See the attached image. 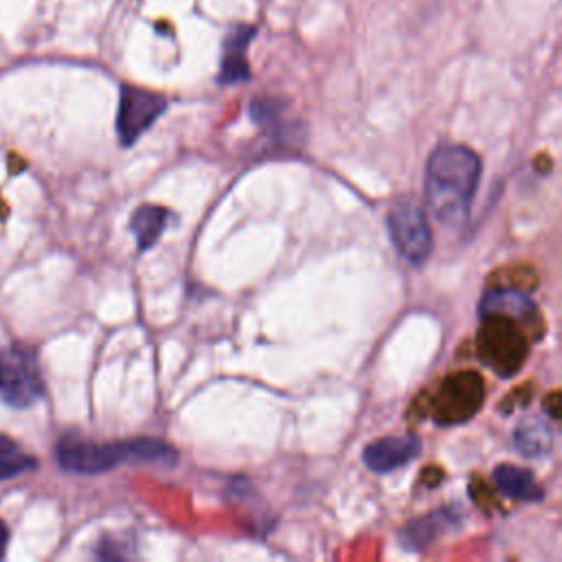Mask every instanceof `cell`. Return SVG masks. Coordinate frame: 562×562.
Instances as JSON below:
<instances>
[{
  "mask_svg": "<svg viewBox=\"0 0 562 562\" xmlns=\"http://www.w3.org/2000/svg\"><path fill=\"white\" fill-rule=\"evenodd\" d=\"M479 176L481 160L470 147L441 143L426 165L424 198L430 213L441 224H461L470 213Z\"/></svg>",
  "mask_w": 562,
  "mask_h": 562,
  "instance_id": "obj_1",
  "label": "cell"
},
{
  "mask_svg": "<svg viewBox=\"0 0 562 562\" xmlns=\"http://www.w3.org/2000/svg\"><path fill=\"white\" fill-rule=\"evenodd\" d=\"M44 395V380L35 351L11 342L0 349V397L9 406L26 408Z\"/></svg>",
  "mask_w": 562,
  "mask_h": 562,
  "instance_id": "obj_2",
  "label": "cell"
},
{
  "mask_svg": "<svg viewBox=\"0 0 562 562\" xmlns=\"http://www.w3.org/2000/svg\"><path fill=\"white\" fill-rule=\"evenodd\" d=\"M389 237L411 266H424L432 250V233L424 206L415 198L397 200L386 215Z\"/></svg>",
  "mask_w": 562,
  "mask_h": 562,
  "instance_id": "obj_3",
  "label": "cell"
},
{
  "mask_svg": "<svg viewBox=\"0 0 562 562\" xmlns=\"http://www.w3.org/2000/svg\"><path fill=\"white\" fill-rule=\"evenodd\" d=\"M55 459L66 472L101 474L132 461V448L130 441L94 443L75 435H64L55 446Z\"/></svg>",
  "mask_w": 562,
  "mask_h": 562,
  "instance_id": "obj_4",
  "label": "cell"
},
{
  "mask_svg": "<svg viewBox=\"0 0 562 562\" xmlns=\"http://www.w3.org/2000/svg\"><path fill=\"white\" fill-rule=\"evenodd\" d=\"M165 108L167 101L162 94L136 86H123L116 114V134L121 145L130 147L143 132L151 127Z\"/></svg>",
  "mask_w": 562,
  "mask_h": 562,
  "instance_id": "obj_5",
  "label": "cell"
},
{
  "mask_svg": "<svg viewBox=\"0 0 562 562\" xmlns=\"http://www.w3.org/2000/svg\"><path fill=\"white\" fill-rule=\"evenodd\" d=\"M483 321L487 323L481 338L485 360L503 367L505 371H516V367L525 360V338L516 331L509 316H485Z\"/></svg>",
  "mask_w": 562,
  "mask_h": 562,
  "instance_id": "obj_6",
  "label": "cell"
},
{
  "mask_svg": "<svg viewBox=\"0 0 562 562\" xmlns=\"http://www.w3.org/2000/svg\"><path fill=\"white\" fill-rule=\"evenodd\" d=\"M422 450V443L415 435L404 437H384L369 443L362 452V461L371 472L389 474L406 463H411Z\"/></svg>",
  "mask_w": 562,
  "mask_h": 562,
  "instance_id": "obj_7",
  "label": "cell"
},
{
  "mask_svg": "<svg viewBox=\"0 0 562 562\" xmlns=\"http://www.w3.org/2000/svg\"><path fill=\"white\" fill-rule=\"evenodd\" d=\"M461 522V516L454 507H441V509H435L426 516H419L415 518L413 522H408L404 529H402V547L408 549V551H417V549H424L428 544H432L437 538H441L443 533L457 529Z\"/></svg>",
  "mask_w": 562,
  "mask_h": 562,
  "instance_id": "obj_8",
  "label": "cell"
},
{
  "mask_svg": "<svg viewBox=\"0 0 562 562\" xmlns=\"http://www.w3.org/2000/svg\"><path fill=\"white\" fill-rule=\"evenodd\" d=\"M536 312V303L529 294L514 288H494L485 292L479 303L481 318L485 316H509V318H527Z\"/></svg>",
  "mask_w": 562,
  "mask_h": 562,
  "instance_id": "obj_9",
  "label": "cell"
},
{
  "mask_svg": "<svg viewBox=\"0 0 562 562\" xmlns=\"http://www.w3.org/2000/svg\"><path fill=\"white\" fill-rule=\"evenodd\" d=\"M255 35L252 26H239L228 33L224 42V55L220 66V83H239L248 79V64H246V48L250 37Z\"/></svg>",
  "mask_w": 562,
  "mask_h": 562,
  "instance_id": "obj_10",
  "label": "cell"
},
{
  "mask_svg": "<svg viewBox=\"0 0 562 562\" xmlns=\"http://www.w3.org/2000/svg\"><path fill=\"white\" fill-rule=\"evenodd\" d=\"M492 481L496 490L514 501H540L542 498V487L533 479V474L525 468L518 465H496L492 472Z\"/></svg>",
  "mask_w": 562,
  "mask_h": 562,
  "instance_id": "obj_11",
  "label": "cell"
},
{
  "mask_svg": "<svg viewBox=\"0 0 562 562\" xmlns=\"http://www.w3.org/2000/svg\"><path fill=\"white\" fill-rule=\"evenodd\" d=\"M169 220H171V213L162 206H151V204L138 206L130 220V231L136 237L138 250L143 252L149 250L167 228Z\"/></svg>",
  "mask_w": 562,
  "mask_h": 562,
  "instance_id": "obj_12",
  "label": "cell"
},
{
  "mask_svg": "<svg viewBox=\"0 0 562 562\" xmlns=\"http://www.w3.org/2000/svg\"><path fill=\"white\" fill-rule=\"evenodd\" d=\"M551 428L540 417L520 419L514 428V446L525 457H544L551 450Z\"/></svg>",
  "mask_w": 562,
  "mask_h": 562,
  "instance_id": "obj_13",
  "label": "cell"
},
{
  "mask_svg": "<svg viewBox=\"0 0 562 562\" xmlns=\"http://www.w3.org/2000/svg\"><path fill=\"white\" fill-rule=\"evenodd\" d=\"M33 468H37V461L11 437L0 435V481L13 479Z\"/></svg>",
  "mask_w": 562,
  "mask_h": 562,
  "instance_id": "obj_14",
  "label": "cell"
},
{
  "mask_svg": "<svg viewBox=\"0 0 562 562\" xmlns=\"http://www.w3.org/2000/svg\"><path fill=\"white\" fill-rule=\"evenodd\" d=\"M132 448V461L138 463H160V465H173L178 459V450L160 439L154 437H138L130 441Z\"/></svg>",
  "mask_w": 562,
  "mask_h": 562,
  "instance_id": "obj_15",
  "label": "cell"
},
{
  "mask_svg": "<svg viewBox=\"0 0 562 562\" xmlns=\"http://www.w3.org/2000/svg\"><path fill=\"white\" fill-rule=\"evenodd\" d=\"M7 540H9V531H7L4 522L0 520V558L4 555V549H7Z\"/></svg>",
  "mask_w": 562,
  "mask_h": 562,
  "instance_id": "obj_16",
  "label": "cell"
}]
</instances>
